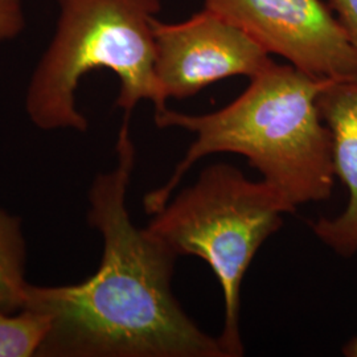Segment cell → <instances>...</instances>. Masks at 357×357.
I'll return each mask as SVG.
<instances>
[{
    "label": "cell",
    "instance_id": "cell-1",
    "mask_svg": "<svg viewBox=\"0 0 357 357\" xmlns=\"http://www.w3.org/2000/svg\"><path fill=\"white\" fill-rule=\"evenodd\" d=\"M125 116L116 165L89 191V222L102 236L101 265L70 286H26L23 308L47 314L51 331L38 356L225 357L218 342L187 315L172 291L176 255L134 225L128 191L135 146Z\"/></svg>",
    "mask_w": 357,
    "mask_h": 357
},
{
    "label": "cell",
    "instance_id": "cell-2",
    "mask_svg": "<svg viewBox=\"0 0 357 357\" xmlns=\"http://www.w3.org/2000/svg\"><path fill=\"white\" fill-rule=\"evenodd\" d=\"M330 81L293 65L274 64L215 113L190 115L168 109L155 113L159 128H184L196 139L167 183L146 195V212H159L192 167L218 153L245 156L295 209L327 200L336 175L331 131L321 118L318 98Z\"/></svg>",
    "mask_w": 357,
    "mask_h": 357
},
{
    "label": "cell",
    "instance_id": "cell-3",
    "mask_svg": "<svg viewBox=\"0 0 357 357\" xmlns=\"http://www.w3.org/2000/svg\"><path fill=\"white\" fill-rule=\"evenodd\" d=\"M59 6L56 32L26 90V114L36 128L86 131L76 90L97 69L119 78L115 105L126 116L141 101H151L155 113L166 110L155 72L153 20L160 0H59Z\"/></svg>",
    "mask_w": 357,
    "mask_h": 357
},
{
    "label": "cell",
    "instance_id": "cell-4",
    "mask_svg": "<svg viewBox=\"0 0 357 357\" xmlns=\"http://www.w3.org/2000/svg\"><path fill=\"white\" fill-rule=\"evenodd\" d=\"M275 187L249 180L236 167H206L196 183L153 215L146 227L176 255L205 261L224 295V327L218 342L225 357L243 356L240 333L241 286L257 252L294 213Z\"/></svg>",
    "mask_w": 357,
    "mask_h": 357
},
{
    "label": "cell",
    "instance_id": "cell-5",
    "mask_svg": "<svg viewBox=\"0 0 357 357\" xmlns=\"http://www.w3.org/2000/svg\"><path fill=\"white\" fill-rule=\"evenodd\" d=\"M204 7L310 76L357 79V50L323 0H205Z\"/></svg>",
    "mask_w": 357,
    "mask_h": 357
},
{
    "label": "cell",
    "instance_id": "cell-6",
    "mask_svg": "<svg viewBox=\"0 0 357 357\" xmlns=\"http://www.w3.org/2000/svg\"><path fill=\"white\" fill-rule=\"evenodd\" d=\"M155 72L163 94L185 100L229 77L250 79L274 65L268 53L241 26L204 7L178 24L153 20Z\"/></svg>",
    "mask_w": 357,
    "mask_h": 357
},
{
    "label": "cell",
    "instance_id": "cell-7",
    "mask_svg": "<svg viewBox=\"0 0 357 357\" xmlns=\"http://www.w3.org/2000/svg\"><path fill=\"white\" fill-rule=\"evenodd\" d=\"M320 114L331 131L335 175L348 190L344 212L311 222L320 241L343 257L357 253V79L330 81L318 98Z\"/></svg>",
    "mask_w": 357,
    "mask_h": 357
},
{
    "label": "cell",
    "instance_id": "cell-8",
    "mask_svg": "<svg viewBox=\"0 0 357 357\" xmlns=\"http://www.w3.org/2000/svg\"><path fill=\"white\" fill-rule=\"evenodd\" d=\"M26 286L22 221L0 209V312L23 310Z\"/></svg>",
    "mask_w": 357,
    "mask_h": 357
},
{
    "label": "cell",
    "instance_id": "cell-9",
    "mask_svg": "<svg viewBox=\"0 0 357 357\" xmlns=\"http://www.w3.org/2000/svg\"><path fill=\"white\" fill-rule=\"evenodd\" d=\"M51 326L50 317L35 310L0 312V357L38 356Z\"/></svg>",
    "mask_w": 357,
    "mask_h": 357
},
{
    "label": "cell",
    "instance_id": "cell-10",
    "mask_svg": "<svg viewBox=\"0 0 357 357\" xmlns=\"http://www.w3.org/2000/svg\"><path fill=\"white\" fill-rule=\"evenodd\" d=\"M24 28V0H0V43L17 38Z\"/></svg>",
    "mask_w": 357,
    "mask_h": 357
},
{
    "label": "cell",
    "instance_id": "cell-11",
    "mask_svg": "<svg viewBox=\"0 0 357 357\" xmlns=\"http://www.w3.org/2000/svg\"><path fill=\"white\" fill-rule=\"evenodd\" d=\"M330 6L357 50V0H330Z\"/></svg>",
    "mask_w": 357,
    "mask_h": 357
},
{
    "label": "cell",
    "instance_id": "cell-12",
    "mask_svg": "<svg viewBox=\"0 0 357 357\" xmlns=\"http://www.w3.org/2000/svg\"><path fill=\"white\" fill-rule=\"evenodd\" d=\"M343 352L345 356L357 357V336L347 343Z\"/></svg>",
    "mask_w": 357,
    "mask_h": 357
}]
</instances>
